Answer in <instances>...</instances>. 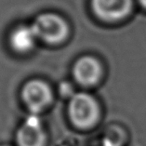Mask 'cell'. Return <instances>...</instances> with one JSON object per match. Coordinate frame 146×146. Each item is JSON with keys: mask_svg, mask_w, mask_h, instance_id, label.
Segmentation results:
<instances>
[{"mask_svg": "<svg viewBox=\"0 0 146 146\" xmlns=\"http://www.w3.org/2000/svg\"><path fill=\"white\" fill-rule=\"evenodd\" d=\"M68 117L71 124L77 129H93L101 118V109L97 100L87 92L74 93L69 101Z\"/></svg>", "mask_w": 146, "mask_h": 146, "instance_id": "1", "label": "cell"}, {"mask_svg": "<svg viewBox=\"0 0 146 146\" xmlns=\"http://www.w3.org/2000/svg\"><path fill=\"white\" fill-rule=\"evenodd\" d=\"M37 40L50 46L63 43L70 34L68 23L59 14L41 13L31 24Z\"/></svg>", "mask_w": 146, "mask_h": 146, "instance_id": "2", "label": "cell"}, {"mask_svg": "<svg viewBox=\"0 0 146 146\" xmlns=\"http://www.w3.org/2000/svg\"><path fill=\"white\" fill-rule=\"evenodd\" d=\"M21 98L32 115H37L51 104L53 92L46 81L31 79L23 84L21 90Z\"/></svg>", "mask_w": 146, "mask_h": 146, "instance_id": "3", "label": "cell"}, {"mask_svg": "<svg viewBox=\"0 0 146 146\" xmlns=\"http://www.w3.org/2000/svg\"><path fill=\"white\" fill-rule=\"evenodd\" d=\"M91 9L95 16L106 23H116L129 15L133 0H91Z\"/></svg>", "mask_w": 146, "mask_h": 146, "instance_id": "4", "label": "cell"}, {"mask_svg": "<svg viewBox=\"0 0 146 146\" xmlns=\"http://www.w3.org/2000/svg\"><path fill=\"white\" fill-rule=\"evenodd\" d=\"M16 146H48V134L35 115H32L18 127Z\"/></svg>", "mask_w": 146, "mask_h": 146, "instance_id": "5", "label": "cell"}, {"mask_svg": "<svg viewBox=\"0 0 146 146\" xmlns=\"http://www.w3.org/2000/svg\"><path fill=\"white\" fill-rule=\"evenodd\" d=\"M72 73L74 79L79 85L83 87H92L101 80L102 66L98 59L86 55L76 60Z\"/></svg>", "mask_w": 146, "mask_h": 146, "instance_id": "6", "label": "cell"}, {"mask_svg": "<svg viewBox=\"0 0 146 146\" xmlns=\"http://www.w3.org/2000/svg\"><path fill=\"white\" fill-rule=\"evenodd\" d=\"M37 38L31 25H18L10 32L9 44L10 48L18 54H27L34 49Z\"/></svg>", "mask_w": 146, "mask_h": 146, "instance_id": "7", "label": "cell"}, {"mask_svg": "<svg viewBox=\"0 0 146 146\" xmlns=\"http://www.w3.org/2000/svg\"><path fill=\"white\" fill-rule=\"evenodd\" d=\"M127 135L119 127H113L105 133L102 142V146H124L126 144Z\"/></svg>", "mask_w": 146, "mask_h": 146, "instance_id": "8", "label": "cell"}, {"mask_svg": "<svg viewBox=\"0 0 146 146\" xmlns=\"http://www.w3.org/2000/svg\"><path fill=\"white\" fill-rule=\"evenodd\" d=\"M139 2H140V4L143 7V8L146 9V0H139Z\"/></svg>", "mask_w": 146, "mask_h": 146, "instance_id": "9", "label": "cell"}, {"mask_svg": "<svg viewBox=\"0 0 146 146\" xmlns=\"http://www.w3.org/2000/svg\"><path fill=\"white\" fill-rule=\"evenodd\" d=\"M0 146H10V145H8V144H1Z\"/></svg>", "mask_w": 146, "mask_h": 146, "instance_id": "10", "label": "cell"}, {"mask_svg": "<svg viewBox=\"0 0 146 146\" xmlns=\"http://www.w3.org/2000/svg\"><path fill=\"white\" fill-rule=\"evenodd\" d=\"M101 146H102V145H101Z\"/></svg>", "mask_w": 146, "mask_h": 146, "instance_id": "11", "label": "cell"}]
</instances>
